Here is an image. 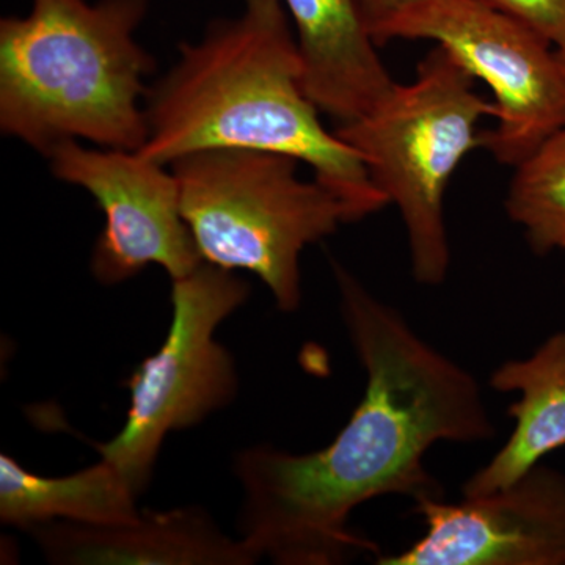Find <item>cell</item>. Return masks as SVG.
I'll return each instance as SVG.
<instances>
[{
	"mask_svg": "<svg viewBox=\"0 0 565 565\" xmlns=\"http://www.w3.org/2000/svg\"><path fill=\"white\" fill-rule=\"evenodd\" d=\"M340 308L366 373L362 403L326 448L289 455L255 446L236 457L243 541L262 559L334 565L381 550L349 526L374 498H444L424 460L438 441L478 444L494 426L475 375L419 337L396 308L333 262Z\"/></svg>",
	"mask_w": 565,
	"mask_h": 565,
	"instance_id": "6da1fadb",
	"label": "cell"
},
{
	"mask_svg": "<svg viewBox=\"0 0 565 565\" xmlns=\"http://www.w3.org/2000/svg\"><path fill=\"white\" fill-rule=\"evenodd\" d=\"M319 114L281 0H244L236 17L180 44L178 61L148 92L147 139L137 151L163 166L215 148L280 152L310 167L362 221L388 206Z\"/></svg>",
	"mask_w": 565,
	"mask_h": 565,
	"instance_id": "7a4b0ae2",
	"label": "cell"
},
{
	"mask_svg": "<svg viewBox=\"0 0 565 565\" xmlns=\"http://www.w3.org/2000/svg\"><path fill=\"white\" fill-rule=\"evenodd\" d=\"M151 0H32L0 21V131L50 156L65 141L140 150L154 61Z\"/></svg>",
	"mask_w": 565,
	"mask_h": 565,
	"instance_id": "3957f363",
	"label": "cell"
},
{
	"mask_svg": "<svg viewBox=\"0 0 565 565\" xmlns=\"http://www.w3.org/2000/svg\"><path fill=\"white\" fill-rule=\"evenodd\" d=\"M300 163L280 152L215 148L170 166L203 262L256 275L286 313L302 300L303 248L362 221L329 185L302 180Z\"/></svg>",
	"mask_w": 565,
	"mask_h": 565,
	"instance_id": "277c9868",
	"label": "cell"
},
{
	"mask_svg": "<svg viewBox=\"0 0 565 565\" xmlns=\"http://www.w3.org/2000/svg\"><path fill=\"white\" fill-rule=\"evenodd\" d=\"M475 79L437 44L412 84L394 85L370 114L334 129L362 159L375 189L399 210L419 285L446 280V189L465 156L482 148L479 121L497 115L493 102L475 92Z\"/></svg>",
	"mask_w": 565,
	"mask_h": 565,
	"instance_id": "5b68a950",
	"label": "cell"
},
{
	"mask_svg": "<svg viewBox=\"0 0 565 565\" xmlns=\"http://www.w3.org/2000/svg\"><path fill=\"white\" fill-rule=\"evenodd\" d=\"M172 282L173 315L166 341L125 382L131 405L120 433L96 445L139 494L167 434L202 423L237 392L233 356L214 340V332L247 300L250 286L233 270L206 262Z\"/></svg>",
	"mask_w": 565,
	"mask_h": 565,
	"instance_id": "8992f818",
	"label": "cell"
},
{
	"mask_svg": "<svg viewBox=\"0 0 565 565\" xmlns=\"http://www.w3.org/2000/svg\"><path fill=\"white\" fill-rule=\"evenodd\" d=\"M377 46L430 40L482 79L497 107L482 148L504 166L525 161L565 126V62L525 24L481 0H419L379 24Z\"/></svg>",
	"mask_w": 565,
	"mask_h": 565,
	"instance_id": "52a82bcc",
	"label": "cell"
},
{
	"mask_svg": "<svg viewBox=\"0 0 565 565\" xmlns=\"http://www.w3.org/2000/svg\"><path fill=\"white\" fill-rule=\"evenodd\" d=\"M58 181L90 193L104 214L90 269L102 285H118L158 264L174 278L203 263L182 217L180 184L172 167L137 150L65 141L47 156Z\"/></svg>",
	"mask_w": 565,
	"mask_h": 565,
	"instance_id": "ba28073f",
	"label": "cell"
},
{
	"mask_svg": "<svg viewBox=\"0 0 565 565\" xmlns=\"http://www.w3.org/2000/svg\"><path fill=\"white\" fill-rule=\"evenodd\" d=\"M426 534L379 565H565V473L539 463L497 492L416 501Z\"/></svg>",
	"mask_w": 565,
	"mask_h": 565,
	"instance_id": "9c48e42d",
	"label": "cell"
},
{
	"mask_svg": "<svg viewBox=\"0 0 565 565\" xmlns=\"http://www.w3.org/2000/svg\"><path fill=\"white\" fill-rule=\"evenodd\" d=\"M54 564L247 565L259 557L243 539L223 534L202 509L141 511L128 525L52 522L28 531Z\"/></svg>",
	"mask_w": 565,
	"mask_h": 565,
	"instance_id": "30bf717a",
	"label": "cell"
},
{
	"mask_svg": "<svg viewBox=\"0 0 565 565\" xmlns=\"http://www.w3.org/2000/svg\"><path fill=\"white\" fill-rule=\"evenodd\" d=\"M305 65V87L321 114L348 125L370 114L396 82L377 54L356 0H281Z\"/></svg>",
	"mask_w": 565,
	"mask_h": 565,
	"instance_id": "8fae6325",
	"label": "cell"
},
{
	"mask_svg": "<svg viewBox=\"0 0 565 565\" xmlns=\"http://www.w3.org/2000/svg\"><path fill=\"white\" fill-rule=\"evenodd\" d=\"M490 386L519 393L509 405L514 433L486 467L462 487L463 497L497 492L565 446V330L553 333L533 355L509 360L490 375Z\"/></svg>",
	"mask_w": 565,
	"mask_h": 565,
	"instance_id": "7c38bea8",
	"label": "cell"
},
{
	"mask_svg": "<svg viewBox=\"0 0 565 565\" xmlns=\"http://www.w3.org/2000/svg\"><path fill=\"white\" fill-rule=\"evenodd\" d=\"M139 493L107 460L62 478L25 470L0 455V520L29 531L52 522L88 526L128 525L139 520Z\"/></svg>",
	"mask_w": 565,
	"mask_h": 565,
	"instance_id": "4fadbf2b",
	"label": "cell"
},
{
	"mask_svg": "<svg viewBox=\"0 0 565 565\" xmlns=\"http://www.w3.org/2000/svg\"><path fill=\"white\" fill-rule=\"evenodd\" d=\"M504 206L534 253L565 252V126L515 167Z\"/></svg>",
	"mask_w": 565,
	"mask_h": 565,
	"instance_id": "5bb4252c",
	"label": "cell"
},
{
	"mask_svg": "<svg viewBox=\"0 0 565 565\" xmlns=\"http://www.w3.org/2000/svg\"><path fill=\"white\" fill-rule=\"evenodd\" d=\"M486 6L514 18L552 44L565 51V0H481Z\"/></svg>",
	"mask_w": 565,
	"mask_h": 565,
	"instance_id": "9a60e30c",
	"label": "cell"
},
{
	"mask_svg": "<svg viewBox=\"0 0 565 565\" xmlns=\"http://www.w3.org/2000/svg\"><path fill=\"white\" fill-rule=\"evenodd\" d=\"M356 2H359L360 10H362L367 29L373 35V31L379 24L407 9V7L414 6L419 0H356Z\"/></svg>",
	"mask_w": 565,
	"mask_h": 565,
	"instance_id": "2e32d148",
	"label": "cell"
},
{
	"mask_svg": "<svg viewBox=\"0 0 565 565\" xmlns=\"http://www.w3.org/2000/svg\"><path fill=\"white\" fill-rule=\"evenodd\" d=\"M559 55H561V58H563V61L565 62V51L559 52Z\"/></svg>",
	"mask_w": 565,
	"mask_h": 565,
	"instance_id": "e0dca14e",
	"label": "cell"
}]
</instances>
